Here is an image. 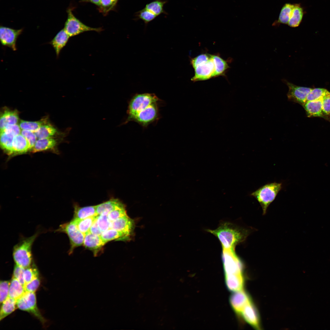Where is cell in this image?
Here are the masks:
<instances>
[{"label":"cell","mask_w":330,"mask_h":330,"mask_svg":"<svg viewBox=\"0 0 330 330\" xmlns=\"http://www.w3.org/2000/svg\"><path fill=\"white\" fill-rule=\"evenodd\" d=\"M207 231L217 237L222 249L235 250L236 246L243 241L247 236V232L229 222H224L214 230Z\"/></svg>","instance_id":"1"},{"label":"cell","mask_w":330,"mask_h":330,"mask_svg":"<svg viewBox=\"0 0 330 330\" xmlns=\"http://www.w3.org/2000/svg\"><path fill=\"white\" fill-rule=\"evenodd\" d=\"M38 234L37 232L30 237H24L14 245L12 255L16 265L24 268L32 265V247Z\"/></svg>","instance_id":"2"},{"label":"cell","mask_w":330,"mask_h":330,"mask_svg":"<svg viewBox=\"0 0 330 330\" xmlns=\"http://www.w3.org/2000/svg\"><path fill=\"white\" fill-rule=\"evenodd\" d=\"M282 188L281 183L275 182L266 184L251 193L250 195L258 202L265 214L270 204L275 200Z\"/></svg>","instance_id":"3"},{"label":"cell","mask_w":330,"mask_h":330,"mask_svg":"<svg viewBox=\"0 0 330 330\" xmlns=\"http://www.w3.org/2000/svg\"><path fill=\"white\" fill-rule=\"evenodd\" d=\"M159 100L157 96L153 93L135 94L129 103L127 112L128 117L124 124L130 122L131 118L138 112L150 105L157 102Z\"/></svg>","instance_id":"4"},{"label":"cell","mask_w":330,"mask_h":330,"mask_svg":"<svg viewBox=\"0 0 330 330\" xmlns=\"http://www.w3.org/2000/svg\"><path fill=\"white\" fill-rule=\"evenodd\" d=\"M55 232L64 233L68 236L70 243L69 254H72L76 248L83 244L85 234L79 230L72 220L60 225Z\"/></svg>","instance_id":"5"},{"label":"cell","mask_w":330,"mask_h":330,"mask_svg":"<svg viewBox=\"0 0 330 330\" xmlns=\"http://www.w3.org/2000/svg\"><path fill=\"white\" fill-rule=\"evenodd\" d=\"M72 10L69 8L67 10L68 17L64 28L70 37L88 31L100 32L103 31L102 28H92L83 24L74 16Z\"/></svg>","instance_id":"6"},{"label":"cell","mask_w":330,"mask_h":330,"mask_svg":"<svg viewBox=\"0 0 330 330\" xmlns=\"http://www.w3.org/2000/svg\"><path fill=\"white\" fill-rule=\"evenodd\" d=\"M16 305L17 308L31 314L42 323L45 322V320L37 307L35 292H25L23 295L16 300Z\"/></svg>","instance_id":"7"},{"label":"cell","mask_w":330,"mask_h":330,"mask_svg":"<svg viewBox=\"0 0 330 330\" xmlns=\"http://www.w3.org/2000/svg\"><path fill=\"white\" fill-rule=\"evenodd\" d=\"M222 258L225 275L243 274V265L235 250L223 249Z\"/></svg>","instance_id":"8"},{"label":"cell","mask_w":330,"mask_h":330,"mask_svg":"<svg viewBox=\"0 0 330 330\" xmlns=\"http://www.w3.org/2000/svg\"><path fill=\"white\" fill-rule=\"evenodd\" d=\"M159 117L157 102L154 103L134 116L130 121H134L143 127L147 126Z\"/></svg>","instance_id":"9"},{"label":"cell","mask_w":330,"mask_h":330,"mask_svg":"<svg viewBox=\"0 0 330 330\" xmlns=\"http://www.w3.org/2000/svg\"><path fill=\"white\" fill-rule=\"evenodd\" d=\"M0 27V40L1 44L3 46L10 48L13 51L16 50L17 40L22 33L23 29H15L3 26H1Z\"/></svg>","instance_id":"10"},{"label":"cell","mask_w":330,"mask_h":330,"mask_svg":"<svg viewBox=\"0 0 330 330\" xmlns=\"http://www.w3.org/2000/svg\"><path fill=\"white\" fill-rule=\"evenodd\" d=\"M283 81L288 88L287 94L288 100L303 105L306 101L308 94L312 89L298 86L284 79Z\"/></svg>","instance_id":"11"},{"label":"cell","mask_w":330,"mask_h":330,"mask_svg":"<svg viewBox=\"0 0 330 330\" xmlns=\"http://www.w3.org/2000/svg\"><path fill=\"white\" fill-rule=\"evenodd\" d=\"M195 74L191 80L193 82L204 81L212 77L215 71L212 59L198 65L194 68Z\"/></svg>","instance_id":"12"},{"label":"cell","mask_w":330,"mask_h":330,"mask_svg":"<svg viewBox=\"0 0 330 330\" xmlns=\"http://www.w3.org/2000/svg\"><path fill=\"white\" fill-rule=\"evenodd\" d=\"M134 220L125 215L116 219L111 222L110 229L122 232L131 237L134 228Z\"/></svg>","instance_id":"13"},{"label":"cell","mask_w":330,"mask_h":330,"mask_svg":"<svg viewBox=\"0 0 330 330\" xmlns=\"http://www.w3.org/2000/svg\"><path fill=\"white\" fill-rule=\"evenodd\" d=\"M247 323L257 329L260 328L259 314L257 309L251 301L247 304L240 314Z\"/></svg>","instance_id":"14"},{"label":"cell","mask_w":330,"mask_h":330,"mask_svg":"<svg viewBox=\"0 0 330 330\" xmlns=\"http://www.w3.org/2000/svg\"><path fill=\"white\" fill-rule=\"evenodd\" d=\"M229 301L233 309L240 314L245 306L251 300L248 294L243 289L234 292L230 296Z\"/></svg>","instance_id":"15"},{"label":"cell","mask_w":330,"mask_h":330,"mask_svg":"<svg viewBox=\"0 0 330 330\" xmlns=\"http://www.w3.org/2000/svg\"><path fill=\"white\" fill-rule=\"evenodd\" d=\"M105 244L100 236L93 234L89 232L85 234L83 246L92 251L94 256H97L102 250Z\"/></svg>","instance_id":"16"},{"label":"cell","mask_w":330,"mask_h":330,"mask_svg":"<svg viewBox=\"0 0 330 330\" xmlns=\"http://www.w3.org/2000/svg\"><path fill=\"white\" fill-rule=\"evenodd\" d=\"M323 99L307 101L302 105L308 116L324 117L325 116L323 110Z\"/></svg>","instance_id":"17"},{"label":"cell","mask_w":330,"mask_h":330,"mask_svg":"<svg viewBox=\"0 0 330 330\" xmlns=\"http://www.w3.org/2000/svg\"><path fill=\"white\" fill-rule=\"evenodd\" d=\"M70 37L64 28L61 30L49 43L51 45L55 50L57 57L66 45Z\"/></svg>","instance_id":"18"},{"label":"cell","mask_w":330,"mask_h":330,"mask_svg":"<svg viewBox=\"0 0 330 330\" xmlns=\"http://www.w3.org/2000/svg\"><path fill=\"white\" fill-rule=\"evenodd\" d=\"M225 282L228 288L233 292L243 290L244 278L243 274L225 275Z\"/></svg>","instance_id":"19"},{"label":"cell","mask_w":330,"mask_h":330,"mask_svg":"<svg viewBox=\"0 0 330 330\" xmlns=\"http://www.w3.org/2000/svg\"><path fill=\"white\" fill-rule=\"evenodd\" d=\"M123 204L118 199L112 198L96 206L97 214V215H107L111 211Z\"/></svg>","instance_id":"20"},{"label":"cell","mask_w":330,"mask_h":330,"mask_svg":"<svg viewBox=\"0 0 330 330\" xmlns=\"http://www.w3.org/2000/svg\"><path fill=\"white\" fill-rule=\"evenodd\" d=\"M100 237L105 244L112 240L128 241L130 240L131 237L123 232L112 229H109L102 232Z\"/></svg>","instance_id":"21"},{"label":"cell","mask_w":330,"mask_h":330,"mask_svg":"<svg viewBox=\"0 0 330 330\" xmlns=\"http://www.w3.org/2000/svg\"><path fill=\"white\" fill-rule=\"evenodd\" d=\"M74 214L73 219H81L90 217L97 215L96 206L81 207L78 204L74 205Z\"/></svg>","instance_id":"22"},{"label":"cell","mask_w":330,"mask_h":330,"mask_svg":"<svg viewBox=\"0 0 330 330\" xmlns=\"http://www.w3.org/2000/svg\"><path fill=\"white\" fill-rule=\"evenodd\" d=\"M30 149L28 141L21 134L14 137L12 143L13 154L24 153Z\"/></svg>","instance_id":"23"},{"label":"cell","mask_w":330,"mask_h":330,"mask_svg":"<svg viewBox=\"0 0 330 330\" xmlns=\"http://www.w3.org/2000/svg\"><path fill=\"white\" fill-rule=\"evenodd\" d=\"M18 119V114L16 110H5L0 116V131L3 130L8 125L16 124Z\"/></svg>","instance_id":"24"},{"label":"cell","mask_w":330,"mask_h":330,"mask_svg":"<svg viewBox=\"0 0 330 330\" xmlns=\"http://www.w3.org/2000/svg\"><path fill=\"white\" fill-rule=\"evenodd\" d=\"M25 292L22 284L17 279L12 277L10 282L9 297L17 300Z\"/></svg>","instance_id":"25"},{"label":"cell","mask_w":330,"mask_h":330,"mask_svg":"<svg viewBox=\"0 0 330 330\" xmlns=\"http://www.w3.org/2000/svg\"><path fill=\"white\" fill-rule=\"evenodd\" d=\"M56 141L51 137L38 139L31 149L33 152H40L52 148L56 145Z\"/></svg>","instance_id":"26"},{"label":"cell","mask_w":330,"mask_h":330,"mask_svg":"<svg viewBox=\"0 0 330 330\" xmlns=\"http://www.w3.org/2000/svg\"><path fill=\"white\" fill-rule=\"evenodd\" d=\"M0 312V320L13 312L17 308L16 300L8 297L2 303Z\"/></svg>","instance_id":"27"},{"label":"cell","mask_w":330,"mask_h":330,"mask_svg":"<svg viewBox=\"0 0 330 330\" xmlns=\"http://www.w3.org/2000/svg\"><path fill=\"white\" fill-rule=\"evenodd\" d=\"M212 59L215 67L213 77L225 75L226 71L229 68L227 61L217 55H212Z\"/></svg>","instance_id":"28"},{"label":"cell","mask_w":330,"mask_h":330,"mask_svg":"<svg viewBox=\"0 0 330 330\" xmlns=\"http://www.w3.org/2000/svg\"><path fill=\"white\" fill-rule=\"evenodd\" d=\"M0 132L1 147L7 154L12 155V143L15 136L9 133L3 131Z\"/></svg>","instance_id":"29"},{"label":"cell","mask_w":330,"mask_h":330,"mask_svg":"<svg viewBox=\"0 0 330 330\" xmlns=\"http://www.w3.org/2000/svg\"><path fill=\"white\" fill-rule=\"evenodd\" d=\"M167 2L165 0H154L145 6L144 8L153 13L157 16L162 14H167L164 9L165 4Z\"/></svg>","instance_id":"30"},{"label":"cell","mask_w":330,"mask_h":330,"mask_svg":"<svg viewBox=\"0 0 330 330\" xmlns=\"http://www.w3.org/2000/svg\"><path fill=\"white\" fill-rule=\"evenodd\" d=\"M303 16L302 8L298 4L294 5L288 25L291 27H298L301 21Z\"/></svg>","instance_id":"31"},{"label":"cell","mask_w":330,"mask_h":330,"mask_svg":"<svg viewBox=\"0 0 330 330\" xmlns=\"http://www.w3.org/2000/svg\"><path fill=\"white\" fill-rule=\"evenodd\" d=\"M97 216L81 219L73 218L72 220L75 224L79 230L85 234L89 232L90 227L96 219Z\"/></svg>","instance_id":"32"},{"label":"cell","mask_w":330,"mask_h":330,"mask_svg":"<svg viewBox=\"0 0 330 330\" xmlns=\"http://www.w3.org/2000/svg\"><path fill=\"white\" fill-rule=\"evenodd\" d=\"M57 132L55 128L50 125L43 124L34 132L37 139L51 137Z\"/></svg>","instance_id":"33"},{"label":"cell","mask_w":330,"mask_h":330,"mask_svg":"<svg viewBox=\"0 0 330 330\" xmlns=\"http://www.w3.org/2000/svg\"><path fill=\"white\" fill-rule=\"evenodd\" d=\"M294 4H285L282 7L277 23L288 24L294 6Z\"/></svg>","instance_id":"34"},{"label":"cell","mask_w":330,"mask_h":330,"mask_svg":"<svg viewBox=\"0 0 330 330\" xmlns=\"http://www.w3.org/2000/svg\"><path fill=\"white\" fill-rule=\"evenodd\" d=\"M330 94L329 92L324 88L312 89L307 96L306 102L323 99Z\"/></svg>","instance_id":"35"},{"label":"cell","mask_w":330,"mask_h":330,"mask_svg":"<svg viewBox=\"0 0 330 330\" xmlns=\"http://www.w3.org/2000/svg\"><path fill=\"white\" fill-rule=\"evenodd\" d=\"M135 20H141L145 24L155 19L157 16L144 8L135 13Z\"/></svg>","instance_id":"36"},{"label":"cell","mask_w":330,"mask_h":330,"mask_svg":"<svg viewBox=\"0 0 330 330\" xmlns=\"http://www.w3.org/2000/svg\"><path fill=\"white\" fill-rule=\"evenodd\" d=\"M39 274L38 269L33 263L30 267L25 268L24 273V278L25 284L38 277Z\"/></svg>","instance_id":"37"},{"label":"cell","mask_w":330,"mask_h":330,"mask_svg":"<svg viewBox=\"0 0 330 330\" xmlns=\"http://www.w3.org/2000/svg\"><path fill=\"white\" fill-rule=\"evenodd\" d=\"M117 2V0H101L98 9L100 12L105 15L115 7Z\"/></svg>","instance_id":"38"},{"label":"cell","mask_w":330,"mask_h":330,"mask_svg":"<svg viewBox=\"0 0 330 330\" xmlns=\"http://www.w3.org/2000/svg\"><path fill=\"white\" fill-rule=\"evenodd\" d=\"M44 123V122L42 121H29L21 120L19 125L22 130H28L34 132Z\"/></svg>","instance_id":"39"},{"label":"cell","mask_w":330,"mask_h":330,"mask_svg":"<svg viewBox=\"0 0 330 330\" xmlns=\"http://www.w3.org/2000/svg\"><path fill=\"white\" fill-rule=\"evenodd\" d=\"M126 214L127 212L125 206L123 204L110 212L107 216L109 220L112 222Z\"/></svg>","instance_id":"40"},{"label":"cell","mask_w":330,"mask_h":330,"mask_svg":"<svg viewBox=\"0 0 330 330\" xmlns=\"http://www.w3.org/2000/svg\"><path fill=\"white\" fill-rule=\"evenodd\" d=\"M96 220L98 226L102 232L110 229L111 222L108 219L107 215H97Z\"/></svg>","instance_id":"41"},{"label":"cell","mask_w":330,"mask_h":330,"mask_svg":"<svg viewBox=\"0 0 330 330\" xmlns=\"http://www.w3.org/2000/svg\"><path fill=\"white\" fill-rule=\"evenodd\" d=\"M10 282L1 280L0 283V302L2 303L9 297Z\"/></svg>","instance_id":"42"},{"label":"cell","mask_w":330,"mask_h":330,"mask_svg":"<svg viewBox=\"0 0 330 330\" xmlns=\"http://www.w3.org/2000/svg\"><path fill=\"white\" fill-rule=\"evenodd\" d=\"M212 55L209 54H202L195 58H192L190 63L193 68L200 64L207 61L212 58Z\"/></svg>","instance_id":"43"},{"label":"cell","mask_w":330,"mask_h":330,"mask_svg":"<svg viewBox=\"0 0 330 330\" xmlns=\"http://www.w3.org/2000/svg\"><path fill=\"white\" fill-rule=\"evenodd\" d=\"M21 134L27 139L31 149L37 141V138L34 132L29 130H21Z\"/></svg>","instance_id":"44"},{"label":"cell","mask_w":330,"mask_h":330,"mask_svg":"<svg viewBox=\"0 0 330 330\" xmlns=\"http://www.w3.org/2000/svg\"><path fill=\"white\" fill-rule=\"evenodd\" d=\"M40 283V280L38 277L25 284L24 286L25 292H35L39 287Z\"/></svg>","instance_id":"45"},{"label":"cell","mask_w":330,"mask_h":330,"mask_svg":"<svg viewBox=\"0 0 330 330\" xmlns=\"http://www.w3.org/2000/svg\"><path fill=\"white\" fill-rule=\"evenodd\" d=\"M25 268L16 265L14 266L13 277L17 279L24 286L25 284L24 278Z\"/></svg>","instance_id":"46"},{"label":"cell","mask_w":330,"mask_h":330,"mask_svg":"<svg viewBox=\"0 0 330 330\" xmlns=\"http://www.w3.org/2000/svg\"><path fill=\"white\" fill-rule=\"evenodd\" d=\"M21 128L19 125L17 124L13 125H9L2 130L0 131H5L10 133L13 134L15 136L21 134Z\"/></svg>","instance_id":"47"},{"label":"cell","mask_w":330,"mask_h":330,"mask_svg":"<svg viewBox=\"0 0 330 330\" xmlns=\"http://www.w3.org/2000/svg\"><path fill=\"white\" fill-rule=\"evenodd\" d=\"M323 110L325 116L330 115V94L324 97L322 101Z\"/></svg>","instance_id":"48"},{"label":"cell","mask_w":330,"mask_h":330,"mask_svg":"<svg viewBox=\"0 0 330 330\" xmlns=\"http://www.w3.org/2000/svg\"><path fill=\"white\" fill-rule=\"evenodd\" d=\"M89 232L95 235L99 236L101 235L102 232L98 226L96 219L90 227Z\"/></svg>","instance_id":"49"},{"label":"cell","mask_w":330,"mask_h":330,"mask_svg":"<svg viewBox=\"0 0 330 330\" xmlns=\"http://www.w3.org/2000/svg\"><path fill=\"white\" fill-rule=\"evenodd\" d=\"M100 1L101 0H81L80 2H90L98 6Z\"/></svg>","instance_id":"50"},{"label":"cell","mask_w":330,"mask_h":330,"mask_svg":"<svg viewBox=\"0 0 330 330\" xmlns=\"http://www.w3.org/2000/svg\"></svg>","instance_id":"51"}]
</instances>
